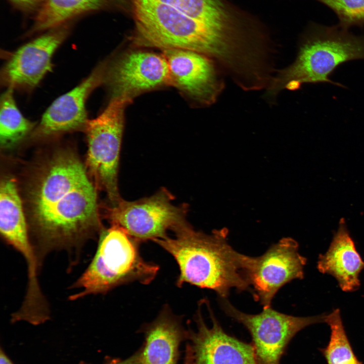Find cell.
<instances>
[{"label": "cell", "mask_w": 364, "mask_h": 364, "mask_svg": "<svg viewBox=\"0 0 364 364\" xmlns=\"http://www.w3.org/2000/svg\"><path fill=\"white\" fill-rule=\"evenodd\" d=\"M97 188L85 165L69 149H56L37 162L24 187L30 237L41 264L54 251H66L69 268L85 244L104 230Z\"/></svg>", "instance_id": "cell-1"}, {"label": "cell", "mask_w": 364, "mask_h": 364, "mask_svg": "<svg viewBox=\"0 0 364 364\" xmlns=\"http://www.w3.org/2000/svg\"><path fill=\"white\" fill-rule=\"evenodd\" d=\"M130 1L136 44L200 53L238 74L249 65L252 53L246 47L242 32L215 27L152 0Z\"/></svg>", "instance_id": "cell-2"}, {"label": "cell", "mask_w": 364, "mask_h": 364, "mask_svg": "<svg viewBox=\"0 0 364 364\" xmlns=\"http://www.w3.org/2000/svg\"><path fill=\"white\" fill-rule=\"evenodd\" d=\"M173 233V237L153 241L176 260L179 269L177 286L190 284L212 290L224 298L233 288L251 292L242 269L241 253L228 243L226 230L208 235L188 223Z\"/></svg>", "instance_id": "cell-3"}, {"label": "cell", "mask_w": 364, "mask_h": 364, "mask_svg": "<svg viewBox=\"0 0 364 364\" xmlns=\"http://www.w3.org/2000/svg\"><path fill=\"white\" fill-rule=\"evenodd\" d=\"M339 25L314 24L306 35L295 62L271 81L270 95L282 89L296 90L304 83H330L344 87L329 78L339 65L364 59V35H355Z\"/></svg>", "instance_id": "cell-4"}, {"label": "cell", "mask_w": 364, "mask_h": 364, "mask_svg": "<svg viewBox=\"0 0 364 364\" xmlns=\"http://www.w3.org/2000/svg\"><path fill=\"white\" fill-rule=\"evenodd\" d=\"M137 240L116 225L100 234L96 252L84 271L71 286L77 289L69 297L74 301L88 295L105 294L126 283H150L159 266L141 256Z\"/></svg>", "instance_id": "cell-5"}, {"label": "cell", "mask_w": 364, "mask_h": 364, "mask_svg": "<svg viewBox=\"0 0 364 364\" xmlns=\"http://www.w3.org/2000/svg\"><path fill=\"white\" fill-rule=\"evenodd\" d=\"M131 101L112 98L100 115L88 120L84 129L88 146L85 167L97 189L106 193L112 205L121 199L118 175L124 113Z\"/></svg>", "instance_id": "cell-6"}, {"label": "cell", "mask_w": 364, "mask_h": 364, "mask_svg": "<svg viewBox=\"0 0 364 364\" xmlns=\"http://www.w3.org/2000/svg\"><path fill=\"white\" fill-rule=\"evenodd\" d=\"M174 198L165 188L154 195L132 201L121 199L105 207V217L111 225L125 230L138 242L165 238L188 223L186 205H176Z\"/></svg>", "instance_id": "cell-7"}, {"label": "cell", "mask_w": 364, "mask_h": 364, "mask_svg": "<svg viewBox=\"0 0 364 364\" xmlns=\"http://www.w3.org/2000/svg\"><path fill=\"white\" fill-rule=\"evenodd\" d=\"M219 301L226 314L250 333L258 364H281L287 346L298 332L311 325L325 323V314L295 316L269 307L251 314L238 310L226 298H219Z\"/></svg>", "instance_id": "cell-8"}, {"label": "cell", "mask_w": 364, "mask_h": 364, "mask_svg": "<svg viewBox=\"0 0 364 364\" xmlns=\"http://www.w3.org/2000/svg\"><path fill=\"white\" fill-rule=\"evenodd\" d=\"M298 248L295 240L286 238L259 256L241 254L243 274L254 299L263 308L271 307L274 297L283 286L304 278L306 258L299 254Z\"/></svg>", "instance_id": "cell-9"}, {"label": "cell", "mask_w": 364, "mask_h": 364, "mask_svg": "<svg viewBox=\"0 0 364 364\" xmlns=\"http://www.w3.org/2000/svg\"><path fill=\"white\" fill-rule=\"evenodd\" d=\"M71 22L49 29L16 50L4 65L1 82L7 87L29 91L52 69V59L68 36Z\"/></svg>", "instance_id": "cell-10"}, {"label": "cell", "mask_w": 364, "mask_h": 364, "mask_svg": "<svg viewBox=\"0 0 364 364\" xmlns=\"http://www.w3.org/2000/svg\"><path fill=\"white\" fill-rule=\"evenodd\" d=\"M104 82L113 98L132 97L163 85L170 84L168 63L163 54L130 52L107 65Z\"/></svg>", "instance_id": "cell-11"}, {"label": "cell", "mask_w": 364, "mask_h": 364, "mask_svg": "<svg viewBox=\"0 0 364 364\" xmlns=\"http://www.w3.org/2000/svg\"><path fill=\"white\" fill-rule=\"evenodd\" d=\"M107 65V62L101 63L76 87L57 98L31 133L32 138L44 140L84 129L88 120L86 101L91 93L104 82Z\"/></svg>", "instance_id": "cell-12"}, {"label": "cell", "mask_w": 364, "mask_h": 364, "mask_svg": "<svg viewBox=\"0 0 364 364\" xmlns=\"http://www.w3.org/2000/svg\"><path fill=\"white\" fill-rule=\"evenodd\" d=\"M211 327L205 323L199 310L195 316L196 330L188 331L190 343L186 348L194 364H258L252 343L228 334L208 307Z\"/></svg>", "instance_id": "cell-13"}, {"label": "cell", "mask_w": 364, "mask_h": 364, "mask_svg": "<svg viewBox=\"0 0 364 364\" xmlns=\"http://www.w3.org/2000/svg\"><path fill=\"white\" fill-rule=\"evenodd\" d=\"M162 51L169 66L170 85L201 103L209 105L216 100L223 83L208 56L187 50Z\"/></svg>", "instance_id": "cell-14"}, {"label": "cell", "mask_w": 364, "mask_h": 364, "mask_svg": "<svg viewBox=\"0 0 364 364\" xmlns=\"http://www.w3.org/2000/svg\"><path fill=\"white\" fill-rule=\"evenodd\" d=\"M141 331L145 339L139 350L143 364H178L179 346L188 340V331L168 308H164Z\"/></svg>", "instance_id": "cell-15"}, {"label": "cell", "mask_w": 364, "mask_h": 364, "mask_svg": "<svg viewBox=\"0 0 364 364\" xmlns=\"http://www.w3.org/2000/svg\"><path fill=\"white\" fill-rule=\"evenodd\" d=\"M317 267L320 272L335 278L343 291L352 292L359 288V275L364 268V261L356 250L344 218L340 219L328 251L320 254Z\"/></svg>", "instance_id": "cell-16"}, {"label": "cell", "mask_w": 364, "mask_h": 364, "mask_svg": "<svg viewBox=\"0 0 364 364\" xmlns=\"http://www.w3.org/2000/svg\"><path fill=\"white\" fill-rule=\"evenodd\" d=\"M126 3V0H46L28 33L47 31L86 14L125 8Z\"/></svg>", "instance_id": "cell-17"}, {"label": "cell", "mask_w": 364, "mask_h": 364, "mask_svg": "<svg viewBox=\"0 0 364 364\" xmlns=\"http://www.w3.org/2000/svg\"><path fill=\"white\" fill-rule=\"evenodd\" d=\"M170 6L186 15L220 29L237 31L238 20L221 0H152Z\"/></svg>", "instance_id": "cell-18"}, {"label": "cell", "mask_w": 364, "mask_h": 364, "mask_svg": "<svg viewBox=\"0 0 364 364\" xmlns=\"http://www.w3.org/2000/svg\"><path fill=\"white\" fill-rule=\"evenodd\" d=\"M14 89L8 87L2 95L0 102V145L8 149L16 146L36 125L23 116L18 108L13 94Z\"/></svg>", "instance_id": "cell-19"}, {"label": "cell", "mask_w": 364, "mask_h": 364, "mask_svg": "<svg viewBox=\"0 0 364 364\" xmlns=\"http://www.w3.org/2000/svg\"><path fill=\"white\" fill-rule=\"evenodd\" d=\"M325 323L330 328L327 346L319 350L327 364H364L355 355L343 326L339 309L326 315Z\"/></svg>", "instance_id": "cell-20"}, {"label": "cell", "mask_w": 364, "mask_h": 364, "mask_svg": "<svg viewBox=\"0 0 364 364\" xmlns=\"http://www.w3.org/2000/svg\"><path fill=\"white\" fill-rule=\"evenodd\" d=\"M330 8L337 16L338 25L349 29L364 26V0H316Z\"/></svg>", "instance_id": "cell-21"}, {"label": "cell", "mask_w": 364, "mask_h": 364, "mask_svg": "<svg viewBox=\"0 0 364 364\" xmlns=\"http://www.w3.org/2000/svg\"><path fill=\"white\" fill-rule=\"evenodd\" d=\"M16 8L26 13L36 14L41 8L46 0H9Z\"/></svg>", "instance_id": "cell-22"}, {"label": "cell", "mask_w": 364, "mask_h": 364, "mask_svg": "<svg viewBox=\"0 0 364 364\" xmlns=\"http://www.w3.org/2000/svg\"><path fill=\"white\" fill-rule=\"evenodd\" d=\"M79 364H88L84 362H80ZM103 364H143L140 351L138 350L130 356L124 359L118 358H110L106 359Z\"/></svg>", "instance_id": "cell-23"}, {"label": "cell", "mask_w": 364, "mask_h": 364, "mask_svg": "<svg viewBox=\"0 0 364 364\" xmlns=\"http://www.w3.org/2000/svg\"><path fill=\"white\" fill-rule=\"evenodd\" d=\"M0 364H15L2 346L0 347Z\"/></svg>", "instance_id": "cell-24"}, {"label": "cell", "mask_w": 364, "mask_h": 364, "mask_svg": "<svg viewBox=\"0 0 364 364\" xmlns=\"http://www.w3.org/2000/svg\"><path fill=\"white\" fill-rule=\"evenodd\" d=\"M183 364H193L192 362L189 359H185Z\"/></svg>", "instance_id": "cell-25"}]
</instances>
